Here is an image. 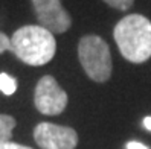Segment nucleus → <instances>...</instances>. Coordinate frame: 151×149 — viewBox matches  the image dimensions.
I'll return each mask as SVG.
<instances>
[{
  "label": "nucleus",
  "instance_id": "nucleus-2",
  "mask_svg": "<svg viewBox=\"0 0 151 149\" xmlns=\"http://www.w3.org/2000/svg\"><path fill=\"white\" fill-rule=\"evenodd\" d=\"M12 52L28 66H44L54 58L57 41L54 34L37 24L19 28L11 37Z\"/></svg>",
  "mask_w": 151,
  "mask_h": 149
},
{
  "label": "nucleus",
  "instance_id": "nucleus-5",
  "mask_svg": "<svg viewBox=\"0 0 151 149\" xmlns=\"http://www.w3.org/2000/svg\"><path fill=\"white\" fill-rule=\"evenodd\" d=\"M31 2L41 28L52 34H64L72 26V17L64 9L61 0H31Z\"/></svg>",
  "mask_w": 151,
  "mask_h": 149
},
{
  "label": "nucleus",
  "instance_id": "nucleus-7",
  "mask_svg": "<svg viewBox=\"0 0 151 149\" xmlns=\"http://www.w3.org/2000/svg\"><path fill=\"white\" fill-rule=\"evenodd\" d=\"M15 128V119L9 114H0V143L9 142Z\"/></svg>",
  "mask_w": 151,
  "mask_h": 149
},
{
  "label": "nucleus",
  "instance_id": "nucleus-13",
  "mask_svg": "<svg viewBox=\"0 0 151 149\" xmlns=\"http://www.w3.org/2000/svg\"><path fill=\"white\" fill-rule=\"evenodd\" d=\"M144 126H145V129L151 131V116H147L144 119Z\"/></svg>",
  "mask_w": 151,
  "mask_h": 149
},
{
  "label": "nucleus",
  "instance_id": "nucleus-9",
  "mask_svg": "<svg viewBox=\"0 0 151 149\" xmlns=\"http://www.w3.org/2000/svg\"><path fill=\"white\" fill-rule=\"evenodd\" d=\"M104 2L118 11H128L134 3V0H104Z\"/></svg>",
  "mask_w": 151,
  "mask_h": 149
},
{
  "label": "nucleus",
  "instance_id": "nucleus-4",
  "mask_svg": "<svg viewBox=\"0 0 151 149\" xmlns=\"http://www.w3.org/2000/svg\"><path fill=\"white\" fill-rule=\"evenodd\" d=\"M67 93L61 88L57 79L50 75L43 76L34 91V103L41 114L57 116L67 107Z\"/></svg>",
  "mask_w": 151,
  "mask_h": 149
},
{
  "label": "nucleus",
  "instance_id": "nucleus-12",
  "mask_svg": "<svg viewBox=\"0 0 151 149\" xmlns=\"http://www.w3.org/2000/svg\"><path fill=\"white\" fill-rule=\"evenodd\" d=\"M125 149H150V146L140 143V142H136V140H133V142H128L125 145Z\"/></svg>",
  "mask_w": 151,
  "mask_h": 149
},
{
  "label": "nucleus",
  "instance_id": "nucleus-11",
  "mask_svg": "<svg viewBox=\"0 0 151 149\" xmlns=\"http://www.w3.org/2000/svg\"><path fill=\"white\" fill-rule=\"evenodd\" d=\"M0 149H32V148L23 146L19 143H12V142H5V143H0Z\"/></svg>",
  "mask_w": 151,
  "mask_h": 149
},
{
  "label": "nucleus",
  "instance_id": "nucleus-1",
  "mask_svg": "<svg viewBox=\"0 0 151 149\" xmlns=\"http://www.w3.org/2000/svg\"><path fill=\"white\" fill-rule=\"evenodd\" d=\"M121 55L133 64H142L151 58V21L145 15H125L113 31Z\"/></svg>",
  "mask_w": 151,
  "mask_h": 149
},
{
  "label": "nucleus",
  "instance_id": "nucleus-8",
  "mask_svg": "<svg viewBox=\"0 0 151 149\" xmlns=\"http://www.w3.org/2000/svg\"><path fill=\"white\" fill-rule=\"evenodd\" d=\"M17 90V81L8 73H0V91L6 96L14 94Z\"/></svg>",
  "mask_w": 151,
  "mask_h": 149
},
{
  "label": "nucleus",
  "instance_id": "nucleus-3",
  "mask_svg": "<svg viewBox=\"0 0 151 149\" xmlns=\"http://www.w3.org/2000/svg\"><path fill=\"white\" fill-rule=\"evenodd\" d=\"M78 58L86 75L95 82H105L111 76L110 47L98 35H86L79 40Z\"/></svg>",
  "mask_w": 151,
  "mask_h": 149
},
{
  "label": "nucleus",
  "instance_id": "nucleus-10",
  "mask_svg": "<svg viewBox=\"0 0 151 149\" xmlns=\"http://www.w3.org/2000/svg\"><path fill=\"white\" fill-rule=\"evenodd\" d=\"M12 46H11V38L5 35L3 32H0V55L6 50H11Z\"/></svg>",
  "mask_w": 151,
  "mask_h": 149
},
{
  "label": "nucleus",
  "instance_id": "nucleus-6",
  "mask_svg": "<svg viewBox=\"0 0 151 149\" xmlns=\"http://www.w3.org/2000/svg\"><path fill=\"white\" fill-rule=\"evenodd\" d=\"M34 140L41 149H75L78 134L73 128L41 122L34 128Z\"/></svg>",
  "mask_w": 151,
  "mask_h": 149
}]
</instances>
